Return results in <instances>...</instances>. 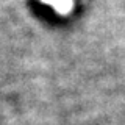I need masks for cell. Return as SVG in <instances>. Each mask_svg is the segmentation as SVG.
<instances>
[{
  "label": "cell",
  "instance_id": "cell-1",
  "mask_svg": "<svg viewBox=\"0 0 125 125\" xmlns=\"http://www.w3.org/2000/svg\"><path fill=\"white\" fill-rule=\"evenodd\" d=\"M70 5H72L70 0H55V3H53V6L56 8L60 13H67Z\"/></svg>",
  "mask_w": 125,
  "mask_h": 125
}]
</instances>
